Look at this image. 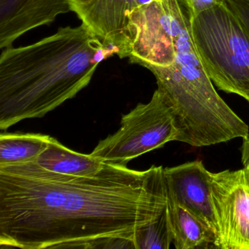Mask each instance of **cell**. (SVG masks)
I'll return each mask as SVG.
<instances>
[{
	"label": "cell",
	"instance_id": "5",
	"mask_svg": "<svg viewBox=\"0 0 249 249\" xmlns=\"http://www.w3.org/2000/svg\"><path fill=\"white\" fill-rule=\"evenodd\" d=\"M177 128L171 107L157 89L148 103H140L121 120V127L102 140L91 155L108 164L126 166L131 160L176 141Z\"/></svg>",
	"mask_w": 249,
	"mask_h": 249
},
{
	"label": "cell",
	"instance_id": "4",
	"mask_svg": "<svg viewBox=\"0 0 249 249\" xmlns=\"http://www.w3.org/2000/svg\"><path fill=\"white\" fill-rule=\"evenodd\" d=\"M192 37L201 62L221 91L249 103V36L225 2L191 17Z\"/></svg>",
	"mask_w": 249,
	"mask_h": 249
},
{
	"label": "cell",
	"instance_id": "8",
	"mask_svg": "<svg viewBox=\"0 0 249 249\" xmlns=\"http://www.w3.org/2000/svg\"><path fill=\"white\" fill-rule=\"evenodd\" d=\"M130 18L135 36L129 62L145 68L171 66L174 43L170 18L161 0L137 7Z\"/></svg>",
	"mask_w": 249,
	"mask_h": 249
},
{
	"label": "cell",
	"instance_id": "3",
	"mask_svg": "<svg viewBox=\"0 0 249 249\" xmlns=\"http://www.w3.org/2000/svg\"><path fill=\"white\" fill-rule=\"evenodd\" d=\"M168 14L174 63L148 67L173 110L176 141L202 147L249 135V127L218 95L194 43L185 0H161Z\"/></svg>",
	"mask_w": 249,
	"mask_h": 249
},
{
	"label": "cell",
	"instance_id": "16",
	"mask_svg": "<svg viewBox=\"0 0 249 249\" xmlns=\"http://www.w3.org/2000/svg\"><path fill=\"white\" fill-rule=\"evenodd\" d=\"M223 1L224 0H185L192 18L213 8Z\"/></svg>",
	"mask_w": 249,
	"mask_h": 249
},
{
	"label": "cell",
	"instance_id": "11",
	"mask_svg": "<svg viewBox=\"0 0 249 249\" xmlns=\"http://www.w3.org/2000/svg\"><path fill=\"white\" fill-rule=\"evenodd\" d=\"M36 162L49 171L77 177L95 176L104 164L91 154L88 155L72 151L53 138H51L47 148Z\"/></svg>",
	"mask_w": 249,
	"mask_h": 249
},
{
	"label": "cell",
	"instance_id": "15",
	"mask_svg": "<svg viewBox=\"0 0 249 249\" xmlns=\"http://www.w3.org/2000/svg\"><path fill=\"white\" fill-rule=\"evenodd\" d=\"M249 36V0H224Z\"/></svg>",
	"mask_w": 249,
	"mask_h": 249
},
{
	"label": "cell",
	"instance_id": "7",
	"mask_svg": "<svg viewBox=\"0 0 249 249\" xmlns=\"http://www.w3.org/2000/svg\"><path fill=\"white\" fill-rule=\"evenodd\" d=\"M70 9L78 16L106 49L120 59L129 58L135 30L131 13L140 6L138 0H67Z\"/></svg>",
	"mask_w": 249,
	"mask_h": 249
},
{
	"label": "cell",
	"instance_id": "9",
	"mask_svg": "<svg viewBox=\"0 0 249 249\" xmlns=\"http://www.w3.org/2000/svg\"><path fill=\"white\" fill-rule=\"evenodd\" d=\"M211 173L199 160L164 168L168 201L190 211L212 230L216 237L211 202Z\"/></svg>",
	"mask_w": 249,
	"mask_h": 249
},
{
	"label": "cell",
	"instance_id": "2",
	"mask_svg": "<svg viewBox=\"0 0 249 249\" xmlns=\"http://www.w3.org/2000/svg\"><path fill=\"white\" fill-rule=\"evenodd\" d=\"M114 55L84 25L68 26L0 56V129L43 117L89 84L99 64Z\"/></svg>",
	"mask_w": 249,
	"mask_h": 249
},
{
	"label": "cell",
	"instance_id": "12",
	"mask_svg": "<svg viewBox=\"0 0 249 249\" xmlns=\"http://www.w3.org/2000/svg\"><path fill=\"white\" fill-rule=\"evenodd\" d=\"M173 243L177 249L214 247L215 234L186 208L168 201Z\"/></svg>",
	"mask_w": 249,
	"mask_h": 249
},
{
	"label": "cell",
	"instance_id": "1",
	"mask_svg": "<svg viewBox=\"0 0 249 249\" xmlns=\"http://www.w3.org/2000/svg\"><path fill=\"white\" fill-rule=\"evenodd\" d=\"M168 214L161 166L138 171L104 162L93 177L53 173L36 161L0 167L2 246L88 249L108 237L132 240L137 228Z\"/></svg>",
	"mask_w": 249,
	"mask_h": 249
},
{
	"label": "cell",
	"instance_id": "17",
	"mask_svg": "<svg viewBox=\"0 0 249 249\" xmlns=\"http://www.w3.org/2000/svg\"><path fill=\"white\" fill-rule=\"evenodd\" d=\"M242 162L243 168L249 172V135L243 138L242 145Z\"/></svg>",
	"mask_w": 249,
	"mask_h": 249
},
{
	"label": "cell",
	"instance_id": "14",
	"mask_svg": "<svg viewBox=\"0 0 249 249\" xmlns=\"http://www.w3.org/2000/svg\"><path fill=\"white\" fill-rule=\"evenodd\" d=\"M132 240L135 249H168L173 243L169 214L137 228Z\"/></svg>",
	"mask_w": 249,
	"mask_h": 249
},
{
	"label": "cell",
	"instance_id": "13",
	"mask_svg": "<svg viewBox=\"0 0 249 249\" xmlns=\"http://www.w3.org/2000/svg\"><path fill=\"white\" fill-rule=\"evenodd\" d=\"M52 137L43 134L10 133L0 135V167L36 161Z\"/></svg>",
	"mask_w": 249,
	"mask_h": 249
},
{
	"label": "cell",
	"instance_id": "18",
	"mask_svg": "<svg viewBox=\"0 0 249 249\" xmlns=\"http://www.w3.org/2000/svg\"><path fill=\"white\" fill-rule=\"evenodd\" d=\"M153 0H138V4L139 5H146V4L150 3L152 2Z\"/></svg>",
	"mask_w": 249,
	"mask_h": 249
},
{
	"label": "cell",
	"instance_id": "6",
	"mask_svg": "<svg viewBox=\"0 0 249 249\" xmlns=\"http://www.w3.org/2000/svg\"><path fill=\"white\" fill-rule=\"evenodd\" d=\"M211 196L217 229L214 247L249 249V172L211 173Z\"/></svg>",
	"mask_w": 249,
	"mask_h": 249
},
{
	"label": "cell",
	"instance_id": "10",
	"mask_svg": "<svg viewBox=\"0 0 249 249\" xmlns=\"http://www.w3.org/2000/svg\"><path fill=\"white\" fill-rule=\"evenodd\" d=\"M70 11L67 0H0V49Z\"/></svg>",
	"mask_w": 249,
	"mask_h": 249
}]
</instances>
